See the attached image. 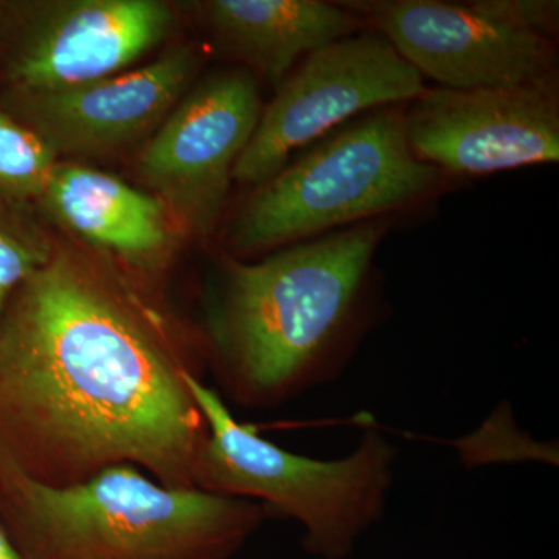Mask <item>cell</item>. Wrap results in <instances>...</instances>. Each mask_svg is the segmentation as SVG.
<instances>
[{"mask_svg": "<svg viewBox=\"0 0 559 559\" xmlns=\"http://www.w3.org/2000/svg\"><path fill=\"white\" fill-rule=\"evenodd\" d=\"M382 234V224L360 223L253 263L224 261L207 334L231 399L272 407L333 381L347 359Z\"/></svg>", "mask_w": 559, "mask_h": 559, "instance_id": "cell-2", "label": "cell"}, {"mask_svg": "<svg viewBox=\"0 0 559 559\" xmlns=\"http://www.w3.org/2000/svg\"><path fill=\"white\" fill-rule=\"evenodd\" d=\"M40 200L70 230L135 270L164 266L175 249L170 209L106 173L58 162Z\"/></svg>", "mask_w": 559, "mask_h": 559, "instance_id": "cell-12", "label": "cell"}, {"mask_svg": "<svg viewBox=\"0 0 559 559\" xmlns=\"http://www.w3.org/2000/svg\"><path fill=\"white\" fill-rule=\"evenodd\" d=\"M7 50L16 95L70 90L124 72L167 38L171 7L157 0H55L22 9Z\"/></svg>", "mask_w": 559, "mask_h": 559, "instance_id": "cell-10", "label": "cell"}, {"mask_svg": "<svg viewBox=\"0 0 559 559\" xmlns=\"http://www.w3.org/2000/svg\"><path fill=\"white\" fill-rule=\"evenodd\" d=\"M404 112L412 153L455 175H489L559 159L557 73L509 87L426 91Z\"/></svg>", "mask_w": 559, "mask_h": 559, "instance_id": "cell-9", "label": "cell"}, {"mask_svg": "<svg viewBox=\"0 0 559 559\" xmlns=\"http://www.w3.org/2000/svg\"><path fill=\"white\" fill-rule=\"evenodd\" d=\"M440 171L412 153L404 112L382 108L312 146L257 187L227 229L234 255L286 248L428 197Z\"/></svg>", "mask_w": 559, "mask_h": 559, "instance_id": "cell-5", "label": "cell"}, {"mask_svg": "<svg viewBox=\"0 0 559 559\" xmlns=\"http://www.w3.org/2000/svg\"><path fill=\"white\" fill-rule=\"evenodd\" d=\"M261 110L250 70L213 73L180 98L140 154L139 175L191 230L215 226Z\"/></svg>", "mask_w": 559, "mask_h": 559, "instance_id": "cell-8", "label": "cell"}, {"mask_svg": "<svg viewBox=\"0 0 559 559\" xmlns=\"http://www.w3.org/2000/svg\"><path fill=\"white\" fill-rule=\"evenodd\" d=\"M53 249L38 231L0 210V325L17 289L50 260Z\"/></svg>", "mask_w": 559, "mask_h": 559, "instance_id": "cell-15", "label": "cell"}, {"mask_svg": "<svg viewBox=\"0 0 559 559\" xmlns=\"http://www.w3.org/2000/svg\"><path fill=\"white\" fill-rule=\"evenodd\" d=\"M191 46L83 86L16 95L22 123L57 156H97L135 142L167 119L200 68Z\"/></svg>", "mask_w": 559, "mask_h": 559, "instance_id": "cell-11", "label": "cell"}, {"mask_svg": "<svg viewBox=\"0 0 559 559\" xmlns=\"http://www.w3.org/2000/svg\"><path fill=\"white\" fill-rule=\"evenodd\" d=\"M24 559H231L266 518L260 503L173 488L130 465L53 487L0 462Z\"/></svg>", "mask_w": 559, "mask_h": 559, "instance_id": "cell-3", "label": "cell"}, {"mask_svg": "<svg viewBox=\"0 0 559 559\" xmlns=\"http://www.w3.org/2000/svg\"><path fill=\"white\" fill-rule=\"evenodd\" d=\"M0 559H24L2 524H0Z\"/></svg>", "mask_w": 559, "mask_h": 559, "instance_id": "cell-16", "label": "cell"}, {"mask_svg": "<svg viewBox=\"0 0 559 559\" xmlns=\"http://www.w3.org/2000/svg\"><path fill=\"white\" fill-rule=\"evenodd\" d=\"M189 388L207 425L194 487L257 499L266 516L299 522L305 549L323 559L347 558L356 540L381 520L396 450L380 432L367 429L345 459L304 457L241 425L198 374H191Z\"/></svg>", "mask_w": 559, "mask_h": 559, "instance_id": "cell-4", "label": "cell"}, {"mask_svg": "<svg viewBox=\"0 0 559 559\" xmlns=\"http://www.w3.org/2000/svg\"><path fill=\"white\" fill-rule=\"evenodd\" d=\"M423 75L377 32L312 51L277 87L234 168V180L263 186L297 150L366 110L417 100Z\"/></svg>", "mask_w": 559, "mask_h": 559, "instance_id": "cell-6", "label": "cell"}, {"mask_svg": "<svg viewBox=\"0 0 559 559\" xmlns=\"http://www.w3.org/2000/svg\"><path fill=\"white\" fill-rule=\"evenodd\" d=\"M58 162L35 131L0 110V193L13 200H40Z\"/></svg>", "mask_w": 559, "mask_h": 559, "instance_id": "cell-14", "label": "cell"}, {"mask_svg": "<svg viewBox=\"0 0 559 559\" xmlns=\"http://www.w3.org/2000/svg\"><path fill=\"white\" fill-rule=\"evenodd\" d=\"M447 90L509 87L555 75V43L507 20L496 0L342 3Z\"/></svg>", "mask_w": 559, "mask_h": 559, "instance_id": "cell-7", "label": "cell"}, {"mask_svg": "<svg viewBox=\"0 0 559 559\" xmlns=\"http://www.w3.org/2000/svg\"><path fill=\"white\" fill-rule=\"evenodd\" d=\"M204 10L216 46L277 87L308 55L360 25L342 3L318 0H213Z\"/></svg>", "mask_w": 559, "mask_h": 559, "instance_id": "cell-13", "label": "cell"}, {"mask_svg": "<svg viewBox=\"0 0 559 559\" xmlns=\"http://www.w3.org/2000/svg\"><path fill=\"white\" fill-rule=\"evenodd\" d=\"M191 374L193 360L134 289L53 250L0 325V419L13 437L0 462L53 487L130 465L197 488L207 425Z\"/></svg>", "mask_w": 559, "mask_h": 559, "instance_id": "cell-1", "label": "cell"}]
</instances>
